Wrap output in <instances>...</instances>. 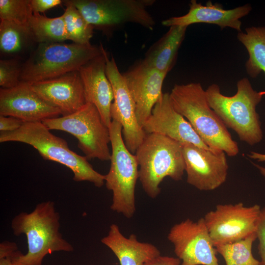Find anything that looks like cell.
<instances>
[{
    "label": "cell",
    "instance_id": "obj_27",
    "mask_svg": "<svg viewBox=\"0 0 265 265\" xmlns=\"http://www.w3.org/2000/svg\"><path fill=\"white\" fill-rule=\"evenodd\" d=\"M33 14L30 0H0V20L28 25Z\"/></svg>",
    "mask_w": 265,
    "mask_h": 265
},
{
    "label": "cell",
    "instance_id": "obj_28",
    "mask_svg": "<svg viewBox=\"0 0 265 265\" xmlns=\"http://www.w3.org/2000/svg\"><path fill=\"white\" fill-rule=\"evenodd\" d=\"M22 64L18 57L0 60V86L2 88H11L21 82Z\"/></svg>",
    "mask_w": 265,
    "mask_h": 265
},
{
    "label": "cell",
    "instance_id": "obj_1",
    "mask_svg": "<svg viewBox=\"0 0 265 265\" xmlns=\"http://www.w3.org/2000/svg\"><path fill=\"white\" fill-rule=\"evenodd\" d=\"M60 215L53 202L37 204L28 213L21 212L11 221L13 234H24L27 239V252L18 250L11 258L14 265H42L44 257L55 252H73L74 247L60 232Z\"/></svg>",
    "mask_w": 265,
    "mask_h": 265
},
{
    "label": "cell",
    "instance_id": "obj_24",
    "mask_svg": "<svg viewBox=\"0 0 265 265\" xmlns=\"http://www.w3.org/2000/svg\"><path fill=\"white\" fill-rule=\"evenodd\" d=\"M34 41L28 25L7 21L0 22V51L2 54L14 56L25 51Z\"/></svg>",
    "mask_w": 265,
    "mask_h": 265
},
{
    "label": "cell",
    "instance_id": "obj_22",
    "mask_svg": "<svg viewBox=\"0 0 265 265\" xmlns=\"http://www.w3.org/2000/svg\"><path fill=\"white\" fill-rule=\"evenodd\" d=\"M237 38L248 53L245 63L247 73L253 78L262 72L265 73V26L246 28L244 32H238ZM262 93L265 95V91Z\"/></svg>",
    "mask_w": 265,
    "mask_h": 265
},
{
    "label": "cell",
    "instance_id": "obj_6",
    "mask_svg": "<svg viewBox=\"0 0 265 265\" xmlns=\"http://www.w3.org/2000/svg\"><path fill=\"white\" fill-rule=\"evenodd\" d=\"M104 47L53 42L38 44L22 64L21 81L29 83L55 78L78 71L103 53Z\"/></svg>",
    "mask_w": 265,
    "mask_h": 265
},
{
    "label": "cell",
    "instance_id": "obj_8",
    "mask_svg": "<svg viewBox=\"0 0 265 265\" xmlns=\"http://www.w3.org/2000/svg\"><path fill=\"white\" fill-rule=\"evenodd\" d=\"M42 123L50 130L62 131L74 136L78 140V147L87 159L110 160L109 129L93 104L87 103L74 113L47 119Z\"/></svg>",
    "mask_w": 265,
    "mask_h": 265
},
{
    "label": "cell",
    "instance_id": "obj_26",
    "mask_svg": "<svg viewBox=\"0 0 265 265\" xmlns=\"http://www.w3.org/2000/svg\"><path fill=\"white\" fill-rule=\"evenodd\" d=\"M63 14L68 40L78 44H87L93 36L94 26L90 24L81 13L71 5H65Z\"/></svg>",
    "mask_w": 265,
    "mask_h": 265
},
{
    "label": "cell",
    "instance_id": "obj_10",
    "mask_svg": "<svg viewBox=\"0 0 265 265\" xmlns=\"http://www.w3.org/2000/svg\"><path fill=\"white\" fill-rule=\"evenodd\" d=\"M261 208L242 203L218 204L204 219L214 246L233 243L255 233Z\"/></svg>",
    "mask_w": 265,
    "mask_h": 265
},
{
    "label": "cell",
    "instance_id": "obj_29",
    "mask_svg": "<svg viewBox=\"0 0 265 265\" xmlns=\"http://www.w3.org/2000/svg\"><path fill=\"white\" fill-rule=\"evenodd\" d=\"M256 234L259 240L258 249L261 258V265H265V207L261 209Z\"/></svg>",
    "mask_w": 265,
    "mask_h": 265
},
{
    "label": "cell",
    "instance_id": "obj_31",
    "mask_svg": "<svg viewBox=\"0 0 265 265\" xmlns=\"http://www.w3.org/2000/svg\"><path fill=\"white\" fill-rule=\"evenodd\" d=\"M23 123L21 120L13 117L0 115V132L16 131L21 127Z\"/></svg>",
    "mask_w": 265,
    "mask_h": 265
},
{
    "label": "cell",
    "instance_id": "obj_18",
    "mask_svg": "<svg viewBox=\"0 0 265 265\" xmlns=\"http://www.w3.org/2000/svg\"><path fill=\"white\" fill-rule=\"evenodd\" d=\"M252 7L249 4L225 9L222 5L213 3L208 1L206 5H202L195 0L189 3L188 12L184 15L172 17L163 20L161 24L165 26H187L196 23H206L216 25L221 29L230 27L241 31L240 19L247 15L251 11Z\"/></svg>",
    "mask_w": 265,
    "mask_h": 265
},
{
    "label": "cell",
    "instance_id": "obj_23",
    "mask_svg": "<svg viewBox=\"0 0 265 265\" xmlns=\"http://www.w3.org/2000/svg\"><path fill=\"white\" fill-rule=\"evenodd\" d=\"M28 26L34 42L38 44L63 42L68 40L63 15L49 18L33 13Z\"/></svg>",
    "mask_w": 265,
    "mask_h": 265
},
{
    "label": "cell",
    "instance_id": "obj_14",
    "mask_svg": "<svg viewBox=\"0 0 265 265\" xmlns=\"http://www.w3.org/2000/svg\"><path fill=\"white\" fill-rule=\"evenodd\" d=\"M122 74L134 103L137 121L142 128L163 94L167 74L149 66L143 60L136 61Z\"/></svg>",
    "mask_w": 265,
    "mask_h": 265
},
{
    "label": "cell",
    "instance_id": "obj_25",
    "mask_svg": "<svg viewBox=\"0 0 265 265\" xmlns=\"http://www.w3.org/2000/svg\"><path fill=\"white\" fill-rule=\"evenodd\" d=\"M256 239L255 233L239 241L215 247L226 265H261L260 261L252 254L253 243Z\"/></svg>",
    "mask_w": 265,
    "mask_h": 265
},
{
    "label": "cell",
    "instance_id": "obj_13",
    "mask_svg": "<svg viewBox=\"0 0 265 265\" xmlns=\"http://www.w3.org/2000/svg\"><path fill=\"white\" fill-rule=\"evenodd\" d=\"M187 183L199 190L216 189L226 180L229 168L226 153L191 144H182Z\"/></svg>",
    "mask_w": 265,
    "mask_h": 265
},
{
    "label": "cell",
    "instance_id": "obj_17",
    "mask_svg": "<svg viewBox=\"0 0 265 265\" xmlns=\"http://www.w3.org/2000/svg\"><path fill=\"white\" fill-rule=\"evenodd\" d=\"M29 84L42 99L57 108L61 116L74 113L87 103L79 71Z\"/></svg>",
    "mask_w": 265,
    "mask_h": 265
},
{
    "label": "cell",
    "instance_id": "obj_15",
    "mask_svg": "<svg viewBox=\"0 0 265 265\" xmlns=\"http://www.w3.org/2000/svg\"><path fill=\"white\" fill-rule=\"evenodd\" d=\"M60 115L57 108L42 99L27 82L21 81L14 87L0 89V115L25 123L42 122Z\"/></svg>",
    "mask_w": 265,
    "mask_h": 265
},
{
    "label": "cell",
    "instance_id": "obj_7",
    "mask_svg": "<svg viewBox=\"0 0 265 265\" xmlns=\"http://www.w3.org/2000/svg\"><path fill=\"white\" fill-rule=\"evenodd\" d=\"M112 152L110 166L105 175L106 186L112 192L110 209L131 218L135 212V188L139 178L135 155L127 148L122 135V126L112 120L109 127Z\"/></svg>",
    "mask_w": 265,
    "mask_h": 265
},
{
    "label": "cell",
    "instance_id": "obj_19",
    "mask_svg": "<svg viewBox=\"0 0 265 265\" xmlns=\"http://www.w3.org/2000/svg\"><path fill=\"white\" fill-rule=\"evenodd\" d=\"M107 53L92 59L79 69L87 103L98 110L104 123L109 127L112 121L110 108L114 99L111 84L106 72Z\"/></svg>",
    "mask_w": 265,
    "mask_h": 265
},
{
    "label": "cell",
    "instance_id": "obj_20",
    "mask_svg": "<svg viewBox=\"0 0 265 265\" xmlns=\"http://www.w3.org/2000/svg\"><path fill=\"white\" fill-rule=\"evenodd\" d=\"M101 242L113 252L120 265H143L160 255L156 246L139 241L134 234L125 237L115 224L110 225L107 235L101 239Z\"/></svg>",
    "mask_w": 265,
    "mask_h": 265
},
{
    "label": "cell",
    "instance_id": "obj_12",
    "mask_svg": "<svg viewBox=\"0 0 265 265\" xmlns=\"http://www.w3.org/2000/svg\"><path fill=\"white\" fill-rule=\"evenodd\" d=\"M106 74L113 91L114 99L110 108L112 120L122 126V135L128 150L132 154L143 141L146 133L139 124L135 105L122 73L114 57L106 56Z\"/></svg>",
    "mask_w": 265,
    "mask_h": 265
},
{
    "label": "cell",
    "instance_id": "obj_16",
    "mask_svg": "<svg viewBox=\"0 0 265 265\" xmlns=\"http://www.w3.org/2000/svg\"><path fill=\"white\" fill-rule=\"evenodd\" d=\"M142 129L146 133L163 135L182 144H191L214 150L204 142L188 121L175 109L169 93L162 94L143 125Z\"/></svg>",
    "mask_w": 265,
    "mask_h": 265
},
{
    "label": "cell",
    "instance_id": "obj_34",
    "mask_svg": "<svg viewBox=\"0 0 265 265\" xmlns=\"http://www.w3.org/2000/svg\"><path fill=\"white\" fill-rule=\"evenodd\" d=\"M248 156L249 158L256 159L259 161H265V154L251 151L250 154ZM255 165L259 170L261 174L265 177V167L257 164H255Z\"/></svg>",
    "mask_w": 265,
    "mask_h": 265
},
{
    "label": "cell",
    "instance_id": "obj_11",
    "mask_svg": "<svg viewBox=\"0 0 265 265\" xmlns=\"http://www.w3.org/2000/svg\"><path fill=\"white\" fill-rule=\"evenodd\" d=\"M167 238L181 265H220L204 217L196 222L187 218L175 224Z\"/></svg>",
    "mask_w": 265,
    "mask_h": 265
},
{
    "label": "cell",
    "instance_id": "obj_9",
    "mask_svg": "<svg viewBox=\"0 0 265 265\" xmlns=\"http://www.w3.org/2000/svg\"><path fill=\"white\" fill-rule=\"evenodd\" d=\"M153 0H65L75 7L93 26H110L135 23L152 30L155 22L146 9Z\"/></svg>",
    "mask_w": 265,
    "mask_h": 265
},
{
    "label": "cell",
    "instance_id": "obj_36",
    "mask_svg": "<svg viewBox=\"0 0 265 265\" xmlns=\"http://www.w3.org/2000/svg\"></svg>",
    "mask_w": 265,
    "mask_h": 265
},
{
    "label": "cell",
    "instance_id": "obj_3",
    "mask_svg": "<svg viewBox=\"0 0 265 265\" xmlns=\"http://www.w3.org/2000/svg\"><path fill=\"white\" fill-rule=\"evenodd\" d=\"M237 87L234 95L227 96L221 93L218 85L212 84L205 90L206 98L226 127L234 131L241 141L253 145L263 138L256 106L264 95L255 90L246 78L239 80Z\"/></svg>",
    "mask_w": 265,
    "mask_h": 265
},
{
    "label": "cell",
    "instance_id": "obj_35",
    "mask_svg": "<svg viewBox=\"0 0 265 265\" xmlns=\"http://www.w3.org/2000/svg\"><path fill=\"white\" fill-rule=\"evenodd\" d=\"M0 265H14L10 258H0Z\"/></svg>",
    "mask_w": 265,
    "mask_h": 265
},
{
    "label": "cell",
    "instance_id": "obj_32",
    "mask_svg": "<svg viewBox=\"0 0 265 265\" xmlns=\"http://www.w3.org/2000/svg\"><path fill=\"white\" fill-rule=\"evenodd\" d=\"M143 265H181V261L178 258L159 255Z\"/></svg>",
    "mask_w": 265,
    "mask_h": 265
},
{
    "label": "cell",
    "instance_id": "obj_33",
    "mask_svg": "<svg viewBox=\"0 0 265 265\" xmlns=\"http://www.w3.org/2000/svg\"><path fill=\"white\" fill-rule=\"evenodd\" d=\"M18 250V246L14 242L4 241L0 243V258H11Z\"/></svg>",
    "mask_w": 265,
    "mask_h": 265
},
{
    "label": "cell",
    "instance_id": "obj_21",
    "mask_svg": "<svg viewBox=\"0 0 265 265\" xmlns=\"http://www.w3.org/2000/svg\"><path fill=\"white\" fill-rule=\"evenodd\" d=\"M187 26H173L149 49L143 61L149 66L167 74L175 64L179 49Z\"/></svg>",
    "mask_w": 265,
    "mask_h": 265
},
{
    "label": "cell",
    "instance_id": "obj_4",
    "mask_svg": "<svg viewBox=\"0 0 265 265\" xmlns=\"http://www.w3.org/2000/svg\"><path fill=\"white\" fill-rule=\"evenodd\" d=\"M14 141L28 144L45 159L57 162L69 168L76 182L87 181L102 187L105 176L96 171L86 158L71 150L66 141L58 137L41 122H25L18 130L0 133V142Z\"/></svg>",
    "mask_w": 265,
    "mask_h": 265
},
{
    "label": "cell",
    "instance_id": "obj_5",
    "mask_svg": "<svg viewBox=\"0 0 265 265\" xmlns=\"http://www.w3.org/2000/svg\"><path fill=\"white\" fill-rule=\"evenodd\" d=\"M139 166V180L147 195L152 198L160 192L159 185L169 177L178 181L185 171L182 144L156 133H146L135 152Z\"/></svg>",
    "mask_w": 265,
    "mask_h": 265
},
{
    "label": "cell",
    "instance_id": "obj_30",
    "mask_svg": "<svg viewBox=\"0 0 265 265\" xmlns=\"http://www.w3.org/2000/svg\"><path fill=\"white\" fill-rule=\"evenodd\" d=\"M62 3L61 0H30V6L33 13L44 12Z\"/></svg>",
    "mask_w": 265,
    "mask_h": 265
},
{
    "label": "cell",
    "instance_id": "obj_2",
    "mask_svg": "<svg viewBox=\"0 0 265 265\" xmlns=\"http://www.w3.org/2000/svg\"><path fill=\"white\" fill-rule=\"evenodd\" d=\"M175 109L186 118L210 148L234 157L239 152L238 143L207 101L201 83L175 84L169 93Z\"/></svg>",
    "mask_w": 265,
    "mask_h": 265
}]
</instances>
